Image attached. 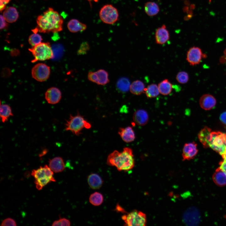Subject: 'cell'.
Wrapping results in <instances>:
<instances>
[{
  "label": "cell",
  "mask_w": 226,
  "mask_h": 226,
  "mask_svg": "<svg viewBox=\"0 0 226 226\" xmlns=\"http://www.w3.org/2000/svg\"><path fill=\"white\" fill-rule=\"evenodd\" d=\"M16 223L15 221L11 218H8L3 220L1 224V226H16Z\"/></svg>",
  "instance_id": "obj_36"
},
{
  "label": "cell",
  "mask_w": 226,
  "mask_h": 226,
  "mask_svg": "<svg viewBox=\"0 0 226 226\" xmlns=\"http://www.w3.org/2000/svg\"><path fill=\"white\" fill-rule=\"evenodd\" d=\"M170 39V34L166 26L163 25L158 28L155 33L156 43L159 45L165 43Z\"/></svg>",
  "instance_id": "obj_14"
},
{
  "label": "cell",
  "mask_w": 226,
  "mask_h": 226,
  "mask_svg": "<svg viewBox=\"0 0 226 226\" xmlns=\"http://www.w3.org/2000/svg\"><path fill=\"white\" fill-rule=\"evenodd\" d=\"M159 93L166 95L170 94L172 91L173 86L171 83L167 79H165L158 84Z\"/></svg>",
  "instance_id": "obj_25"
},
{
  "label": "cell",
  "mask_w": 226,
  "mask_h": 226,
  "mask_svg": "<svg viewBox=\"0 0 226 226\" xmlns=\"http://www.w3.org/2000/svg\"><path fill=\"white\" fill-rule=\"evenodd\" d=\"M223 159H226V148L224 152L221 155Z\"/></svg>",
  "instance_id": "obj_42"
},
{
  "label": "cell",
  "mask_w": 226,
  "mask_h": 226,
  "mask_svg": "<svg viewBox=\"0 0 226 226\" xmlns=\"http://www.w3.org/2000/svg\"><path fill=\"white\" fill-rule=\"evenodd\" d=\"M67 27L69 31L72 33L83 31L87 27L85 24L76 19L70 20L67 23Z\"/></svg>",
  "instance_id": "obj_21"
},
{
  "label": "cell",
  "mask_w": 226,
  "mask_h": 226,
  "mask_svg": "<svg viewBox=\"0 0 226 226\" xmlns=\"http://www.w3.org/2000/svg\"><path fill=\"white\" fill-rule=\"evenodd\" d=\"M3 15L6 21L9 23L16 22L19 16L17 9L13 7H9L6 8L3 12Z\"/></svg>",
  "instance_id": "obj_20"
},
{
  "label": "cell",
  "mask_w": 226,
  "mask_h": 226,
  "mask_svg": "<svg viewBox=\"0 0 226 226\" xmlns=\"http://www.w3.org/2000/svg\"><path fill=\"white\" fill-rule=\"evenodd\" d=\"M70 225V221L65 218H61L58 220H56L53 222L52 225L53 226H67Z\"/></svg>",
  "instance_id": "obj_35"
},
{
  "label": "cell",
  "mask_w": 226,
  "mask_h": 226,
  "mask_svg": "<svg viewBox=\"0 0 226 226\" xmlns=\"http://www.w3.org/2000/svg\"><path fill=\"white\" fill-rule=\"evenodd\" d=\"M216 104L215 98L213 95L208 94L203 95L199 100L201 107L205 110H209L213 108Z\"/></svg>",
  "instance_id": "obj_15"
},
{
  "label": "cell",
  "mask_w": 226,
  "mask_h": 226,
  "mask_svg": "<svg viewBox=\"0 0 226 226\" xmlns=\"http://www.w3.org/2000/svg\"><path fill=\"white\" fill-rule=\"evenodd\" d=\"M103 201L102 195L96 192L91 194L89 197V201L90 203L95 206H98L102 204Z\"/></svg>",
  "instance_id": "obj_31"
},
{
  "label": "cell",
  "mask_w": 226,
  "mask_h": 226,
  "mask_svg": "<svg viewBox=\"0 0 226 226\" xmlns=\"http://www.w3.org/2000/svg\"><path fill=\"white\" fill-rule=\"evenodd\" d=\"M177 81L181 84L186 83L189 80V76L188 73L184 71H181L178 72L176 76Z\"/></svg>",
  "instance_id": "obj_32"
},
{
  "label": "cell",
  "mask_w": 226,
  "mask_h": 226,
  "mask_svg": "<svg viewBox=\"0 0 226 226\" xmlns=\"http://www.w3.org/2000/svg\"><path fill=\"white\" fill-rule=\"evenodd\" d=\"M203 55L200 48L193 46L190 48L187 51L186 60L191 65L194 66L201 62L203 58Z\"/></svg>",
  "instance_id": "obj_10"
},
{
  "label": "cell",
  "mask_w": 226,
  "mask_h": 226,
  "mask_svg": "<svg viewBox=\"0 0 226 226\" xmlns=\"http://www.w3.org/2000/svg\"><path fill=\"white\" fill-rule=\"evenodd\" d=\"M42 40L41 36L37 33L32 34L28 38L29 42L32 46L41 43Z\"/></svg>",
  "instance_id": "obj_33"
},
{
  "label": "cell",
  "mask_w": 226,
  "mask_h": 226,
  "mask_svg": "<svg viewBox=\"0 0 226 226\" xmlns=\"http://www.w3.org/2000/svg\"><path fill=\"white\" fill-rule=\"evenodd\" d=\"M197 144L194 142L186 143L184 145L182 154V160H190L194 158L197 153Z\"/></svg>",
  "instance_id": "obj_11"
},
{
  "label": "cell",
  "mask_w": 226,
  "mask_h": 226,
  "mask_svg": "<svg viewBox=\"0 0 226 226\" xmlns=\"http://www.w3.org/2000/svg\"><path fill=\"white\" fill-rule=\"evenodd\" d=\"M37 26L32 30L34 33L38 31L43 33H57L62 30L63 20L56 11L49 8L36 19Z\"/></svg>",
  "instance_id": "obj_1"
},
{
  "label": "cell",
  "mask_w": 226,
  "mask_h": 226,
  "mask_svg": "<svg viewBox=\"0 0 226 226\" xmlns=\"http://www.w3.org/2000/svg\"><path fill=\"white\" fill-rule=\"evenodd\" d=\"M116 209L118 211H119L122 213L125 212V210L122 208L120 206H117L116 207Z\"/></svg>",
  "instance_id": "obj_41"
},
{
  "label": "cell",
  "mask_w": 226,
  "mask_h": 226,
  "mask_svg": "<svg viewBox=\"0 0 226 226\" xmlns=\"http://www.w3.org/2000/svg\"><path fill=\"white\" fill-rule=\"evenodd\" d=\"M31 175L35 180L49 179L52 180L54 182L56 181L53 176V172L47 165L43 167L40 166L36 170H33L32 171Z\"/></svg>",
  "instance_id": "obj_9"
},
{
  "label": "cell",
  "mask_w": 226,
  "mask_h": 226,
  "mask_svg": "<svg viewBox=\"0 0 226 226\" xmlns=\"http://www.w3.org/2000/svg\"><path fill=\"white\" fill-rule=\"evenodd\" d=\"M199 213L196 208H193L188 210L184 216V220L186 223L189 225H196L200 220Z\"/></svg>",
  "instance_id": "obj_13"
},
{
  "label": "cell",
  "mask_w": 226,
  "mask_h": 226,
  "mask_svg": "<svg viewBox=\"0 0 226 226\" xmlns=\"http://www.w3.org/2000/svg\"></svg>",
  "instance_id": "obj_45"
},
{
  "label": "cell",
  "mask_w": 226,
  "mask_h": 226,
  "mask_svg": "<svg viewBox=\"0 0 226 226\" xmlns=\"http://www.w3.org/2000/svg\"><path fill=\"white\" fill-rule=\"evenodd\" d=\"M144 93L148 98L157 97L160 93L158 85L155 83H152L148 85L145 88Z\"/></svg>",
  "instance_id": "obj_30"
},
{
  "label": "cell",
  "mask_w": 226,
  "mask_h": 226,
  "mask_svg": "<svg viewBox=\"0 0 226 226\" xmlns=\"http://www.w3.org/2000/svg\"><path fill=\"white\" fill-rule=\"evenodd\" d=\"M88 182L90 187L93 189H98L102 185L103 181L97 174L92 173L88 177Z\"/></svg>",
  "instance_id": "obj_23"
},
{
  "label": "cell",
  "mask_w": 226,
  "mask_h": 226,
  "mask_svg": "<svg viewBox=\"0 0 226 226\" xmlns=\"http://www.w3.org/2000/svg\"><path fill=\"white\" fill-rule=\"evenodd\" d=\"M96 83L100 85H105L110 81L108 72L104 69H100L95 72Z\"/></svg>",
  "instance_id": "obj_26"
},
{
  "label": "cell",
  "mask_w": 226,
  "mask_h": 226,
  "mask_svg": "<svg viewBox=\"0 0 226 226\" xmlns=\"http://www.w3.org/2000/svg\"><path fill=\"white\" fill-rule=\"evenodd\" d=\"M219 167L226 174V159H223L219 163Z\"/></svg>",
  "instance_id": "obj_39"
},
{
  "label": "cell",
  "mask_w": 226,
  "mask_h": 226,
  "mask_svg": "<svg viewBox=\"0 0 226 226\" xmlns=\"http://www.w3.org/2000/svg\"><path fill=\"white\" fill-rule=\"evenodd\" d=\"M220 119L223 123L226 124V112H224L221 114Z\"/></svg>",
  "instance_id": "obj_40"
},
{
  "label": "cell",
  "mask_w": 226,
  "mask_h": 226,
  "mask_svg": "<svg viewBox=\"0 0 226 226\" xmlns=\"http://www.w3.org/2000/svg\"><path fill=\"white\" fill-rule=\"evenodd\" d=\"M144 10L148 15L152 16L158 13L159 11V8L158 5L155 3L149 2L145 4Z\"/></svg>",
  "instance_id": "obj_28"
},
{
  "label": "cell",
  "mask_w": 226,
  "mask_h": 226,
  "mask_svg": "<svg viewBox=\"0 0 226 226\" xmlns=\"http://www.w3.org/2000/svg\"><path fill=\"white\" fill-rule=\"evenodd\" d=\"M133 119L137 125L140 126H144L148 121V114L146 111L144 110H138L134 113Z\"/></svg>",
  "instance_id": "obj_16"
},
{
  "label": "cell",
  "mask_w": 226,
  "mask_h": 226,
  "mask_svg": "<svg viewBox=\"0 0 226 226\" xmlns=\"http://www.w3.org/2000/svg\"><path fill=\"white\" fill-rule=\"evenodd\" d=\"M65 165L63 159L57 157L50 159L49 161V166L53 172L59 173L65 169Z\"/></svg>",
  "instance_id": "obj_18"
},
{
  "label": "cell",
  "mask_w": 226,
  "mask_h": 226,
  "mask_svg": "<svg viewBox=\"0 0 226 226\" xmlns=\"http://www.w3.org/2000/svg\"><path fill=\"white\" fill-rule=\"evenodd\" d=\"M213 179L218 186H222L226 185V174L219 167L214 173Z\"/></svg>",
  "instance_id": "obj_22"
},
{
  "label": "cell",
  "mask_w": 226,
  "mask_h": 226,
  "mask_svg": "<svg viewBox=\"0 0 226 226\" xmlns=\"http://www.w3.org/2000/svg\"><path fill=\"white\" fill-rule=\"evenodd\" d=\"M10 0H0V10L1 12L6 8V5Z\"/></svg>",
  "instance_id": "obj_38"
},
{
  "label": "cell",
  "mask_w": 226,
  "mask_h": 226,
  "mask_svg": "<svg viewBox=\"0 0 226 226\" xmlns=\"http://www.w3.org/2000/svg\"><path fill=\"white\" fill-rule=\"evenodd\" d=\"M117 9L111 4H106L103 6L99 12V16L101 21L108 24H113L116 23L119 18Z\"/></svg>",
  "instance_id": "obj_7"
},
{
  "label": "cell",
  "mask_w": 226,
  "mask_h": 226,
  "mask_svg": "<svg viewBox=\"0 0 226 226\" xmlns=\"http://www.w3.org/2000/svg\"><path fill=\"white\" fill-rule=\"evenodd\" d=\"M13 116L12 109L10 106L6 104H1L0 116L3 123L7 121L9 118Z\"/></svg>",
  "instance_id": "obj_27"
},
{
  "label": "cell",
  "mask_w": 226,
  "mask_h": 226,
  "mask_svg": "<svg viewBox=\"0 0 226 226\" xmlns=\"http://www.w3.org/2000/svg\"><path fill=\"white\" fill-rule=\"evenodd\" d=\"M46 150H44V151L42 152V153H40V156H42L43 155L45 154V153H46Z\"/></svg>",
  "instance_id": "obj_43"
},
{
  "label": "cell",
  "mask_w": 226,
  "mask_h": 226,
  "mask_svg": "<svg viewBox=\"0 0 226 226\" xmlns=\"http://www.w3.org/2000/svg\"><path fill=\"white\" fill-rule=\"evenodd\" d=\"M130 85L129 80L128 78L122 77L118 80L116 87L119 91L121 93H125L130 89Z\"/></svg>",
  "instance_id": "obj_29"
},
{
  "label": "cell",
  "mask_w": 226,
  "mask_h": 226,
  "mask_svg": "<svg viewBox=\"0 0 226 226\" xmlns=\"http://www.w3.org/2000/svg\"><path fill=\"white\" fill-rule=\"evenodd\" d=\"M145 85L141 81L137 80L133 81L131 84L130 87V92L136 95H139L144 93Z\"/></svg>",
  "instance_id": "obj_24"
},
{
  "label": "cell",
  "mask_w": 226,
  "mask_h": 226,
  "mask_svg": "<svg viewBox=\"0 0 226 226\" xmlns=\"http://www.w3.org/2000/svg\"><path fill=\"white\" fill-rule=\"evenodd\" d=\"M122 219L125 225L128 226H145L147 223L146 214L143 213L136 210L123 215Z\"/></svg>",
  "instance_id": "obj_5"
},
{
  "label": "cell",
  "mask_w": 226,
  "mask_h": 226,
  "mask_svg": "<svg viewBox=\"0 0 226 226\" xmlns=\"http://www.w3.org/2000/svg\"><path fill=\"white\" fill-rule=\"evenodd\" d=\"M50 73V67L42 63L37 64L33 67L31 70L33 78L39 82L46 80L49 78Z\"/></svg>",
  "instance_id": "obj_8"
},
{
  "label": "cell",
  "mask_w": 226,
  "mask_h": 226,
  "mask_svg": "<svg viewBox=\"0 0 226 226\" xmlns=\"http://www.w3.org/2000/svg\"><path fill=\"white\" fill-rule=\"evenodd\" d=\"M107 163L116 167L119 171H128L134 166L135 160L132 150L125 147L122 151L115 150L108 156Z\"/></svg>",
  "instance_id": "obj_2"
},
{
  "label": "cell",
  "mask_w": 226,
  "mask_h": 226,
  "mask_svg": "<svg viewBox=\"0 0 226 226\" xmlns=\"http://www.w3.org/2000/svg\"><path fill=\"white\" fill-rule=\"evenodd\" d=\"M223 53L225 57L226 58V48L224 51Z\"/></svg>",
  "instance_id": "obj_44"
},
{
  "label": "cell",
  "mask_w": 226,
  "mask_h": 226,
  "mask_svg": "<svg viewBox=\"0 0 226 226\" xmlns=\"http://www.w3.org/2000/svg\"><path fill=\"white\" fill-rule=\"evenodd\" d=\"M29 50L34 58L32 61V62L49 59L54 56L52 50L49 42H41Z\"/></svg>",
  "instance_id": "obj_4"
},
{
  "label": "cell",
  "mask_w": 226,
  "mask_h": 226,
  "mask_svg": "<svg viewBox=\"0 0 226 226\" xmlns=\"http://www.w3.org/2000/svg\"><path fill=\"white\" fill-rule=\"evenodd\" d=\"M118 134L122 140L126 143L131 142L135 138L134 132L132 127L130 126L120 128Z\"/></svg>",
  "instance_id": "obj_17"
},
{
  "label": "cell",
  "mask_w": 226,
  "mask_h": 226,
  "mask_svg": "<svg viewBox=\"0 0 226 226\" xmlns=\"http://www.w3.org/2000/svg\"><path fill=\"white\" fill-rule=\"evenodd\" d=\"M89 49L90 46L88 43L86 41L83 42L81 44L77 51V54L78 55L85 54L89 50Z\"/></svg>",
  "instance_id": "obj_34"
},
{
  "label": "cell",
  "mask_w": 226,
  "mask_h": 226,
  "mask_svg": "<svg viewBox=\"0 0 226 226\" xmlns=\"http://www.w3.org/2000/svg\"><path fill=\"white\" fill-rule=\"evenodd\" d=\"M91 127L90 123L78 113L75 116L70 115L65 123V129L71 131L76 135H78L81 133L83 129H89Z\"/></svg>",
  "instance_id": "obj_3"
},
{
  "label": "cell",
  "mask_w": 226,
  "mask_h": 226,
  "mask_svg": "<svg viewBox=\"0 0 226 226\" xmlns=\"http://www.w3.org/2000/svg\"><path fill=\"white\" fill-rule=\"evenodd\" d=\"M209 147L222 155L226 148V134L220 132H212Z\"/></svg>",
  "instance_id": "obj_6"
},
{
  "label": "cell",
  "mask_w": 226,
  "mask_h": 226,
  "mask_svg": "<svg viewBox=\"0 0 226 226\" xmlns=\"http://www.w3.org/2000/svg\"><path fill=\"white\" fill-rule=\"evenodd\" d=\"M62 97L60 90L55 87L49 89L45 94V98L47 102L51 104H55L58 103Z\"/></svg>",
  "instance_id": "obj_12"
},
{
  "label": "cell",
  "mask_w": 226,
  "mask_h": 226,
  "mask_svg": "<svg viewBox=\"0 0 226 226\" xmlns=\"http://www.w3.org/2000/svg\"><path fill=\"white\" fill-rule=\"evenodd\" d=\"M0 19V27L1 30L5 29L8 27V24L7 22L4 18L3 15H1Z\"/></svg>",
  "instance_id": "obj_37"
},
{
  "label": "cell",
  "mask_w": 226,
  "mask_h": 226,
  "mask_svg": "<svg viewBox=\"0 0 226 226\" xmlns=\"http://www.w3.org/2000/svg\"><path fill=\"white\" fill-rule=\"evenodd\" d=\"M212 132L210 128L205 126L198 133V139L204 148L209 147V143Z\"/></svg>",
  "instance_id": "obj_19"
}]
</instances>
